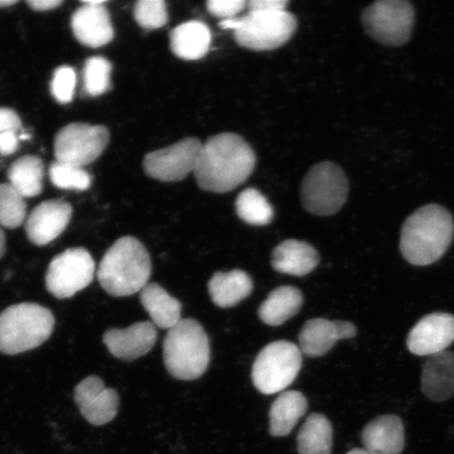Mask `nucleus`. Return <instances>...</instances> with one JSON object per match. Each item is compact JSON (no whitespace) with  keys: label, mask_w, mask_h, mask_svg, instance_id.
I'll list each match as a JSON object with an SVG mask.
<instances>
[{"label":"nucleus","mask_w":454,"mask_h":454,"mask_svg":"<svg viewBox=\"0 0 454 454\" xmlns=\"http://www.w3.org/2000/svg\"><path fill=\"white\" fill-rule=\"evenodd\" d=\"M152 274L150 254L138 239L126 236L107 249L98 278L102 288L113 297H129L149 284Z\"/></svg>","instance_id":"nucleus-3"},{"label":"nucleus","mask_w":454,"mask_h":454,"mask_svg":"<svg viewBox=\"0 0 454 454\" xmlns=\"http://www.w3.org/2000/svg\"><path fill=\"white\" fill-rule=\"evenodd\" d=\"M247 5L244 0H209L207 8L209 13L223 20H235Z\"/></svg>","instance_id":"nucleus-35"},{"label":"nucleus","mask_w":454,"mask_h":454,"mask_svg":"<svg viewBox=\"0 0 454 454\" xmlns=\"http://www.w3.org/2000/svg\"><path fill=\"white\" fill-rule=\"evenodd\" d=\"M202 145L198 138L189 137L149 153L144 160L145 172L162 183H178L194 172Z\"/></svg>","instance_id":"nucleus-12"},{"label":"nucleus","mask_w":454,"mask_h":454,"mask_svg":"<svg viewBox=\"0 0 454 454\" xmlns=\"http://www.w3.org/2000/svg\"><path fill=\"white\" fill-rule=\"evenodd\" d=\"M356 327L348 321L312 319L301 329L299 342L302 354L309 357H319L331 350L340 340L353 339Z\"/></svg>","instance_id":"nucleus-17"},{"label":"nucleus","mask_w":454,"mask_h":454,"mask_svg":"<svg viewBox=\"0 0 454 454\" xmlns=\"http://www.w3.org/2000/svg\"><path fill=\"white\" fill-rule=\"evenodd\" d=\"M302 351L288 340H276L255 357L252 379L261 394L281 393L292 385L302 367Z\"/></svg>","instance_id":"nucleus-8"},{"label":"nucleus","mask_w":454,"mask_h":454,"mask_svg":"<svg viewBox=\"0 0 454 454\" xmlns=\"http://www.w3.org/2000/svg\"><path fill=\"white\" fill-rule=\"evenodd\" d=\"M5 254V235L2 229H0V259L4 257Z\"/></svg>","instance_id":"nucleus-40"},{"label":"nucleus","mask_w":454,"mask_h":454,"mask_svg":"<svg viewBox=\"0 0 454 454\" xmlns=\"http://www.w3.org/2000/svg\"><path fill=\"white\" fill-rule=\"evenodd\" d=\"M236 212L244 223L254 226L269 225L274 218V209L268 199L255 189L240 192L236 200Z\"/></svg>","instance_id":"nucleus-29"},{"label":"nucleus","mask_w":454,"mask_h":454,"mask_svg":"<svg viewBox=\"0 0 454 454\" xmlns=\"http://www.w3.org/2000/svg\"><path fill=\"white\" fill-rule=\"evenodd\" d=\"M82 7L74 12L71 20L74 36L89 48H101L110 43L115 33L109 11L104 0L83 2Z\"/></svg>","instance_id":"nucleus-16"},{"label":"nucleus","mask_w":454,"mask_h":454,"mask_svg":"<svg viewBox=\"0 0 454 454\" xmlns=\"http://www.w3.org/2000/svg\"><path fill=\"white\" fill-rule=\"evenodd\" d=\"M364 450L372 454H400L405 448V429L394 414L373 419L362 433Z\"/></svg>","instance_id":"nucleus-19"},{"label":"nucleus","mask_w":454,"mask_h":454,"mask_svg":"<svg viewBox=\"0 0 454 454\" xmlns=\"http://www.w3.org/2000/svg\"><path fill=\"white\" fill-rule=\"evenodd\" d=\"M140 301L156 327L168 331L181 321L183 306L159 284H147L140 292Z\"/></svg>","instance_id":"nucleus-24"},{"label":"nucleus","mask_w":454,"mask_h":454,"mask_svg":"<svg viewBox=\"0 0 454 454\" xmlns=\"http://www.w3.org/2000/svg\"><path fill=\"white\" fill-rule=\"evenodd\" d=\"M50 177L56 187L62 190H88L92 178L83 168L56 161L50 168Z\"/></svg>","instance_id":"nucleus-32"},{"label":"nucleus","mask_w":454,"mask_h":454,"mask_svg":"<svg viewBox=\"0 0 454 454\" xmlns=\"http://www.w3.org/2000/svg\"><path fill=\"white\" fill-rule=\"evenodd\" d=\"M134 17L146 30L163 27L168 20L167 4L163 0H140L135 4Z\"/></svg>","instance_id":"nucleus-33"},{"label":"nucleus","mask_w":454,"mask_h":454,"mask_svg":"<svg viewBox=\"0 0 454 454\" xmlns=\"http://www.w3.org/2000/svg\"><path fill=\"white\" fill-rule=\"evenodd\" d=\"M72 215L71 204L64 200H48L39 204L26 221L27 239L38 247L47 246L66 231Z\"/></svg>","instance_id":"nucleus-15"},{"label":"nucleus","mask_w":454,"mask_h":454,"mask_svg":"<svg viewBox=\"0 0 454 454\" xmlns=\"http://www.w3.org/2000/svg\"><path fill=\"white\" fill-rule=\"evenodd\" d=\"M112 65L101 56H93L85 61L83 89L92 98H98L111 89Z\"/></svg>","instance_id":"nucleus-30"},{"label":"nucleus","mask_w":454,"mask_h":454,"mask_svg":"<svg viewBox=\"0 0 454 454\" xmlns=\"http://www.w3.org/2000/svg\"><path fill=\"white\" fill-rule=\"evenodd\" d=\"M346 454H372L367 450H364V448H355V450H350L349 452Z\"/></svg>","instance_id":"nucleus-42"},{"label":"nucleus","mask_w":454,"mask_h":454,"mask_svg":"<svg viewBox=\"0 0 454 454\" xmlns=\"http://www.w3.org/2000/svg\"><path fill=\"white\" fill-rule=\"evenodd\" d=\"M21 127L19 114L8 107H0V135L7 132L19 133Z\"/></svg>","instance_id":"nucleus-37"},{"label":"nucleus","mask_w":454,"mask_h":454,"mask_svg":"<svg viewBox=\"0 0 454 454\" xmlns=\"http://www.w3.org/2000/svg\"><path fill=\"white\" fill-rule=\"evenodd\" d=\"M212 43V33L204 22L192 20L175 27L169 35L172 52L184 60L203 59Z\"/></svg>","instance_id":"nucleus-22"},{"label":"nucleus","mask_w":454,"mask_h":454,"mask_svg":"<svg viewBox=\"0 0 454 454\" xmlns=\"http://www.w3.org/2000/svg\"><path fill=\"white\" fill-rule=\"evenodd\" d=\"M94 275V259L87 249L69 248L51 261L45 274V286L54 297L67 299L87 288Z\"/></svg>","instance_id":"nucleus-11"},{"label":"nucleus","mask_w":454,"mask_h":454,"mask_svg":"<svg viewBox=\"0 0 454 454\" xmlns=\"http://www.w3.org/2000/svg\"><path fill=\"white\" fill-rule=\"evenodd\" d=\"M454 237L452 215L438 204L417 209L402 227L400 248L403 257L416 266L439 261Z\"/></svg>","instance_id":"nucleus-2"},{"label":"nucleus","mask_w":454,"mask_h":454,"mask_svg":"<svg viewBox=\"0 0 454 454\" xmlns=\"http://www.w3.org/2000/svg\"><path fill=\"white\" fill-rule=\"evenodd\" d=\"M303 294L298 288L281 286L272 291L261 304L259 317L265 325L281 326L302 308Z\"/></svg>","instance_id":"nucleus-26"},{"label":"nucleus","mask_w":454,"mask_h":454,"mask_svg":"<svg viewBox=\"0 0 454 454\" xmlns=\"http://www.w3.org/2000/svg\"><path fill=\"white\" fill-rule=\"evenodd\" d=\"M44 167L41 158L24 156L10 167L8 177L10 184L25 198L41 194L43 189Z\"/></svg>","instance_id":"nucleus-28"},{"label":"nucleus","mask_w":454,"mask_h":454,"mask_svg":"<svg viewBox=\"0 0 454 454\" xmlns=\"http://www.w3.org/2000/svg\"><path fill=\"white\" fill-rule=\"evenodd\" d=\"M19 133L7 132L0 135V154L9 156L14 154L19 149Z\"/></svg>","instance_id":"nucleus-38"},{"label":"nucleus","mask_w":454,"mask_h":454,"mask_svg":"<svg viewBox=\"0 0 454 454\" xmlns=\"http://www.w3.org/2000/svg\"><path fill=\"white\" fill-rule=\"evenodd\" d=\"M27 4L35 11H49L59 7L64 2L62 0H27Z\"/></svg>","instance_id":"nucleus-39"},{"label":"nucleus","mask_w":454,"mask_h":454,"mask_svg":"<svg viewBox=\"0 0 454 454\" xmlns=\"http://www.w3.org/2000/svg\"><path fill=\"white\" fill-rule=\"evenodd\" d=\"M349 184L343 169L338 164L323 161L312 167L301 185V202L309 213L333 215L348 200Z\"/></svg>","instance_id":"nucleus-7"},{"label":"nucleus","mask_w":454,"mask_h":454,"mask_svg":"<svg viewBox=\"0 0 454 454\" xmlns=\"http://www.w3.org/2000/svg\"><path fill=\"white\" fill-rule=\"evenodd\" d=\"M16 4V0H0V8L11 7Z\"/></svg>","instance_id":"nucleus-41"},{"label":"nucleus","mask_w":454,"mask_h":454,"mask_svg":"<svg viewBox=\"0 0 454 454\" xmlns=\"http://www.w3.org/2000/svg\"><path fill=\"white\" fill-rule=\"evenodd\" d=\"M309 403L299 391H286L277 397L270 411V433L286 436L292 433L300 419L308 411Z\"/></svg>","instance_id":"nucleus-25"},{"label":"nucleus","mask_w":454,"mask_h":454,"mask_svg":"<svg viewBox=\"0 0 454 454\" xmlns=\"http://www.w3.org/2000/svg\"><path fill=\"white\" fill-rule=\"evenodd\" d=\"M76 73L69 66L59 67L54 73L51 82V92L60 104H69L76 87Z\"/></svg>","instance_id":"nucleus-34"},{"label":"nucleus","mask_w":454,"mask_h":454,"mask_svg":"<svg viewBox=\"0 0 454 454\" xmlns=\"http://www.w3.org/2000/svg\"><path fill=\"white\" fill-rule=\"evenodd\" d=\"M74 400L90 424L104 426L113 421L119 410L116 390L107 388L99 377L90 376L76 386Z\"/></svg>","instance_id":"nucleus-13"},{"label":"nucleus","mask_w":454,"mask_h":454,"mask_svg":"<svg viewBox=\"0 0 454 454\" xmlns=\"http://www.w3.org/2000/svg\"><path fill=\"white\" fill-rule=\"evenodd\" d=\"M333 430L331 421L321 413H311L301 427L297 442L299 454H331Z\"/></svg>","instance_id":"nucleus-27"},{"label":"nucleus","mask_w":454,"mask_h":454,"mask_svg":"<svg viewBox=\"0 0 454 454\" xmlns=\"http://www.w3.org/2000/svg\"><path fill=\"white\" fill-rule=\"evenodd\" d=\"M164 364L170 376L192 381L207 371L211 349L206 331L194 319H181L168 329L163 343Z\"/></svg>","instance_id":"nucleus-4"},{"label":"nucleus","mask_w":454,"mask_h":454,"mask_svg":"<svg viewBox=\"0 0 454 454\" xmlns=\"http://www.w3.org/2000/svg\"><path fill=\"white\" fill-rule=\"evenodd\" d=\"M320 263L317 249L308 242L289 239L272 252L271 265L275 270L291 276L309 275Z\"/></svg>","instance_id":"nucleus-20"},{"label":"nucleus","mask_w":454,"mask_h":454,"mask_svg":"<svg viewBox=\"0 0 454 454\" xmlns=\"http://www.w3.org/2000/svg\"><path fill=\"white\" fill-rule=\"evenodd\" d=\"M157 327L152 322H138L123 329H109L104 334V343L110 353L124 361H133L145 356L154 348Z\"/></svg>","instance_id":"nucleus-18"},{"label":"nucleus","mask_w":454,"mask_h":454,"mask_svg":"<svg viewBox=\"0 0 454 454\" xmlns=\"http://www.w3.org/2000/svg\"><path fill=\"white\" fill-rule=\"evenodd\" d=\"M257 157L241 136L223 133L202 145L194 170L200 189L224 194L246 183L254 172Z\"/></svg>","instance_id":"nucleus-1"},{"label":"nucleus","mask_w":454,"mask_h":454,"mask_svg":"<svg viewBox=\"0 0 454 454\" xmlns=\"http://www.w3.org/2000/svg\"><path fill=\"white\" fill-rule=\"evenodd\" d=\"M454 342V316L435 312L422 317L407 338V348L416 356H430L446 351Z\"/></svg>","instance_id":"nucleus-14"},{"label":"nucleus","mask_w":454,"mask_h":454,"mask_svg":"<svg viewBox=\"0 0 454 454\" xmlns=\"http://www.w3.org/2000/svg\"><path fill=\"white\" fill-rule=\"evenodd\" d=\"M110 141L105 126L75 122L57 133L54 151L57 161L83 168L102 155Z\"/></svg>","instance_id":"nucleus-10"},{"label":"nucleus","mask_w":454,"mask_h":454,"mask_svg":"<svg viewBox=\"0 0 454 454\" xmlns=\"http://www.w3.org/2000/svg\"><path fill=\"white\" fill-rule=\"evenodd\" d=\"M287 5L286 0H251L247 3L249 12H284Z\"/></svg>","instance_id":"nucleus-36"},{"label":"nucleus","mask_w":454,"mask_h":454,"mask_svg":"<svg viewBox=\"0 0 454 454\" xmlns=\"http://www.w3.org/2000/svg\"><path fill=\"white\" fill-rule=\"evenodd\" d=\"M25 199L10 184H0V225L13 230L25 223Z\"/></svg>","instance_id":"nucleus-31"},{"label":"nucleus","mask_w":454,"mask_h":454,"mask_svg":"<svg viewBox=\"0 0 454 454\" xmlns=\"http://www.w3.org/2000/svg\"><path fill=\"white\" fill-rule=\"evenodd\" d=\"M422 391L429 400L444 402L454 395V353L430 356L423 368Z\"/></svg>","instance_id":"nucleus-21"},{"label":"nucleus","mask_w":454,"mask_h":454,"mask_svg":"<svg viewBox=\"0 0 454 454\" xmlns=\"http://www.w3.org/2000/svg\"><path fill=\"white\" fill-rule=\"evenodd\" d=\"M414 9L404 0H380L363 11L362 22L368 35L387 47H400L411 37Z\"/></svg>","instance_id":"nucleus-9"},{"label":"nucleus","mask_w":454,"mask_h":454,"mask_svg":"<svg viewBox=\"0 0 454 454\" xmlns=\"http://www.w3.org/2000/svg\"><path fill=\"white\" fill-rule=\"evenodd\" d=\"M220 27L234 31L236 43L254 51H272L281 48L297 30L296 16L284 12H248L242 19L223 20Z\"/></svg>","instance_id":"nucleus-6"},{"label":"nucleus","mask_w":454,"mask_h":454,"mask_svg":"<svg viewBox=\"0 0 454 454\" xmlns=\"http://www.w3.org/2000/svg\"><path fill=\"white\" fill-rule=\"evenodd\" d=\"M53 312L36 303L10 306L0 314V353L9 356L37 348L53 333Z\"/></svg>","instance_id":"nucleus-5"},{"label":"nucleus","mask_w":454,"mask_h":454,"mask_svg":"<svg viewBox=\"0 0 454 454\" xmlns=\"http://www.w3.org/2000/svg\"><path fill=\"white\" fill-rule=\"evenodd\" d=\"M253 281L246 271L215 272L208 283L209 296L221 309L239 304L253 292Z\"/></svg>","instance_id":"nucleus-23"}]
</instances>
